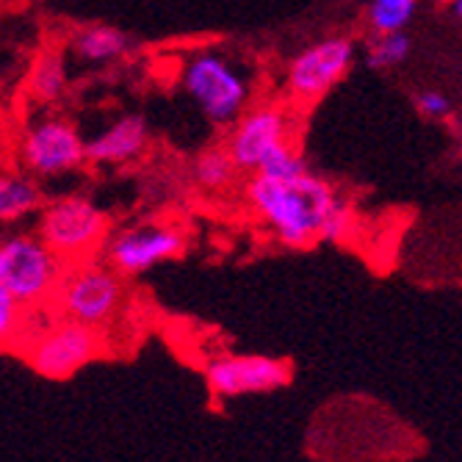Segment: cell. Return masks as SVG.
<instances>
[{
  "label": "cell",
  "instance_id": "1",
  "mask_svg": "<svg viewBox=\"0 0 462 462\" xmlns=\"http://www.w3.org/2000/svg\"><path fill=\"white\" fill-rule=\"evenodd\" d=\"M246 199L288 249H308L319 241L327 217L341 202L335 189L310 170L293 178L255 172L246 183Z\"/></svg>",
  "mask_w": 462,
  "mask_h": 462
},
{
  "label": "cell",
  "instance_id": "2",
  "mask_svg": "<svg viewBox=\"0 0 462 462\" xmlns=\"http://www.w3.org/2000/svg\"><path fill=\"white\" fill-rule=\"evenodd\" d=\"M67 266L42 236L17 233L0 246V288H6L23 308H33L56 297Z\"/></svg>",
  "mask_w": 462,
  "mask_h": 462
},
{
  "label": "cell",
  "instance_id": "3",
  "mask_svg": "<svg viewBox=\"0 0 462 462\" xmlns=\"http://www.w3.org/2000/svg\"><path fill=\"white\" fill-rule=\"evenodd\" d=\"M53 300L59 316L103 329L122 313L125 305L122 274L108 263H95V261L69 263Z\"/></svg>",
  "mask_w": 462,
  "mask_h": 462
},
{
  "label": "cell",
  "instance_id": "4",
  "mask_svg": "<svg viewBox=\"0 0 462 462\" xmlns=\"http://www.w3.org/2000/svg\"><path fill=\"white\" fill-rule=\"evenodd\" d=\"M39 236L67 263L92 258L108 238V217L87 197H64L51 202L39 219Z\"/></svg>",
  "mask_w": 462,
  "mask_h": 462
},
{
  "label": "cell",
  "instance_id": "5",
  "mask_svg": "<svg viewBox=\"0 0 462 462\" xmlns=\"http://www.w3.org/2000/svg\"><path fill=\"white\" fill-rule=\"evenodd\" d=\"M183 87L199 111L214 125L236 122L249 100L246 80L219 56V53H197L183 67Z\"/></svg>",
  "mask_w": 462,
  "mask_h": 462
},
{
  "label": "cell",
  "instance_id": "6",
  "mask_svg": "<svg viewBox=\"0 0 462 462\" xmlns=\"http://www.w3.org/2000/svg\"><path fill=\"white\" fill-rule=\"evenodd\" d=\"M100 349V329L61 316L28 344V363L45 380H69L78 368L92 363Z\"/></svg>",
  "mask_w": 462,
  "mask_h": 462
},
{
  "label": "cell",
  "instance_id": "7",
  "mask_svg": "<svg viewBox=\"0 0 462 462\" xmlns=\"http://www.w3.org/2000/svg\"><path fill=\"white\" fill-rule=\"evenodd\" d=\"M186 249V233L172 222H142L116 230L106 238L103 258L122 277L150 272L152 266L178 258Z\"/></svg>",
  "mask_w": 462,
  "mask_h": 462
},
{
  "label": "cell",
  "instance_id": "8",
  "mask_svg": "<svg viewBox=\"0 0 462 462\" xmlns=\"http://www.w3.org/2000/svg\"><path fill=\"white\" fill-rule=\"evenodd\" d=\"M17 158L36 178H56L78 170L83 161H89L87 142L80 139L75 125L61 116L33 122L20 139Z\"/></svg>",
  "mask_w": 462,
  "mask_h": 462
},
{
  "label": "cell",
  "instance_id": "9",
  "mask_svg": "<svg viewBox=\"0 0 462 462\" xmlns=\"http://www.w3.org/2000/svg\"><path fill=\"white\" fill-rule=\"evenodd\" d=\"M355 61V42L349 36H329L305 48L288 64L285 87L297 100H319L335 83H341Z\"/></svg>",
  "mask_w": 462,
  "mask_h": 462
},
{
  "label": "cell",
  "instance_id": "10",
  "mask_svg": "<svg viewBox=\"0 0 462 462\" xmlns=\"http://www.w3.org/2000/svg\"><path fill=\"white\" fill-rule=\"evenodd\" d=\"M205 383L219 399L269 393L291 383V365L269 355H227L208 363Z\"/></svg>",
  "mask_w": 462,
  "mask_h": 462
},
{
  "label": "cell",
  "instance_id": "11",
  "mask_svg": "<svg viewBox=\"0 0 462 462\" xmlns=\"http://www.w3.org/2000/svg\"><path fill=\"white\" fill-rule=\"evenodd\" d=\"M291 144L288 116L277 106H255L236 119L227 150L236 158L238 170L261 172L263 166Z\"/></svg>",
  "mask_w": 462,
  "mask_h": 462
},
{
  "label": "cell",
  "instance_id": "12",
  "mask_svg": "<svg viewBox=\"0 0 462 462\" xmlns=\"http://www.w3.org/2000/svg\"><path fill=\"white\" fill-rule=\"evenodd\" d=\"M147 142H150V128L144 116H122L87 142V158L100 166L128 163L147 150Z\"/></svg>",
  "mask_w": 462,
  "mask_h": 462
},
{
  "label": "cell",
  "instance_id": "13",
  "mask_svg": "<svg viewBox=\"0 0 462 462\" xmlns=\"http://www.w3.org/2000/svg\"><path fill=\"white\" fill-rule=\"evenodd\" d=\"M128 48H131V39L111 25H89V28L78 31L72 39V53L83 61H92V64L114 61Z\"/></svg>",
  "mask_w": 462,
  "mask_h": 462
},
{
  "label": "cell",
  "instance_id": "14",
  "mask_svg": "<svg viewBox=\"0 0 462 462\" xmlns=\"http://www.w3.org/2000/svg\"><path fill=\"white\" fill-rule=\"evenodd\" d=\"M28 89L33 95V100L39 103H53L64 95L67 89V64H64V53L56 48L42 51L33 61L31 78H28Z\"/></svg>",
  "mask_w": 462,
  "mask_h": 462
},
{
  "label": "cell",
  "instance_id": "15",
  "mask_svg": "<svg viewBox=\"0 0 462 462\" xmlns=\"http://www.w3.org/2000/svg\"><path fill=\"white\" fill-rule=\"evenodd\" d=\"M42 202L39 186L28 175H4L0 180V219L17 222L33 214Z\"/></svg>",
  "mask_w": 462,
  "mask_h": 462
},
{
  "label": "cell",
  "instance_id": "16",
  "mask_svg": "<svg viewBox=\"0 0 462 462\" xmlns=\"http://www.w3.org/2000/svg\"><path fill=\"white\" fill-rule=\"evenodd\" d=\"M238 163L230 155L227 147H214V150H205L197 161H194V178L202 189H225L233 178H236Z\"/></svg>",
  "mask_w": 462,
  "mask_h": 462
},
{
  "label": "cell",
  "instance_id": "17",
  "mask_svg": "<svg viewBox=\"0 0 462 462\" xmlns=\"http://www.w3.org/2000/svg\"><path fill=\"white\" fill-rule=\"evenodd\" d=\"M412 14H415V0H371L368 6V23L374 33L404 31Z\"/></svg>",
  "mask_w": 462,
  "mask_h": 462
},
{
  "label": "cell",
  "instance_id": "18",
  "mask_svg": "<svg viewBox=\"0 0 462 462\" xmlns=\"http://www.w3.org/2000/svg\"><path fill=\"white\" fill-rule=\"evenodd\" d=\"M410 56V36L404 31L393 33H376L374 45L368 51V67L371 69H388L402 64Z\"/></svg>",
  "mask_w": 462,
  "mask_h": 462
},
{
  "label": "cell",
  "instance_id": "19",
  "mask_svg": "<svg viewBox=\"0 0 462 462\" xmlns=\"http://www.w3.org/2000/svg\"><path fill=\"white\" fill-rule=\"evenodd\" d=\"M349 227H352V214H349V208L346 202L341 199L338 208L327 217L324 227H321V238L319 241H327V244H341L346 236H349Z\"/></svg>",
  "mask_w": 462,
  "mask_h": 462
},
{
  "label": "cell",
  "instance_id": "20",
  "mask_svg": "<svg viewBox=\"0 0 462 462\" xmlns=\"http://www.w3.org/2000/svg\"><path fill=\"white\" fill-rule=\"evenodd\" d=\"M23 305L12 297L6 288H0V332H4V341H9L17 332L14 327H20L23 321Z\"/></svg>",
  "mask_w": 462,
  "mask_h": 462
},
{
  "label": "cell",
  "instance_id": "21",
  "mask_svg": "<svg viewBox=\"0 0 462 462\" xmlns=\"http://www.w3.org/2000/svg\"><path fill=\"white\" fill-rule=\"evenodd\" d=\"M415 106H418V111H421L424 116H430V119H443V116L451 114L448 97L443 92H435V89H427V92L418 95L415 97Z\"/></svg>",
  "mask_w": 462,
  "mask_h": 462
},
{
  "label": "cell",
  "instance_id": "22",
  "mask_svg": "<svg viewBox=\"0 0 462 462\" xmlns=\"http://www.w3.org/2000/svg\"><path fill=\"white\" fill-rule=\"evenodd\" d=\"M454 14L462 20V0H454Z\"/></svg>",
  "mask_w": 462,
  "mask_h": 462
},
{
  "label": "cell",
  "instance_id": "23",
  "mask_svg": "<svg viewBox=\"0 0 462 462\" xmlns=\"http://www.w3.org/2000/svg\"><path fill=\"white\" fill-rule=\"evenodd\" d=\"M459 136H462V128H459Z\"/></svg>",
  "mask_w": 462,
  "mask_h": 462
}]
</instances>
